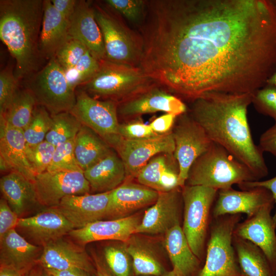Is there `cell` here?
<instances>
[{
	"label": "cell",
	"instance_id": "obj_1",
	"mask_svg": "<svg viewBox=\"0 0 276 276\" xmlns=\"http://www.w3.org/2000/svg\"><path fill=\"white\" fill-rule=\"evenodd\" d=\"M140 67L189 102L212 92L254 93L276 70L269 0L148 1Z\"/></svg>",
	"mask_w": 276,
	"mask_h": 276
},
{
	"label": "cell",
	"instance_id": "obj_2",
	"mask_svg": "<svg viewBox=\"0 0 276 276\" xmlns=\"http://www.w3.org/2000/svg\"><path fill=\"white\" fill-rule=\"evenodd\" d=\"M253 94L207 93L191 102L188 112L214 143L244 164L259 180L268 171L247 119Z\"/></svg>",
	"mask_w": 276,
	"mask_h": 276
},
{
	"label": "cell",
	"instance_id": "obj_3",
	"mask_svg": "<svg viewBox=\"0 0 276 276\" xmlns=\"http://www.w3.org/2000/svg\"><path fill=\"white\" fill-rule=\"evenodd\" d=\"M43 12L42 0L0 1V38L16 61L17 80L38 71Z\"/></svg>",
	"mask_w": 276,
	"mask_h": 276
},
{
	"label": "cell",
	"instance_id": "obj_4",
	"mask_svg": "<svg viewBox=\"0 0 276 276\" xmlns=\"http://www.w3.org/2000/svg\"><path fill=\"white\" fill-rule=\"evenodd\" d=\"M258 180L251 171L220 145L213 143L191 167L185 185L217 190Z\"/></svg>",
	"mask_w": 276,
	"mask_h": 276
},
{
	"label": "cell",
	"instance_id": "obj_5",
	"mask_svg": "<svg viewBox=\"0 0 276 276\" xmlns=\"http://www.w3.org/2000/svg\"><path fill=\"white\" fill-rule=\"evenodd\" d=\"M156 85L140 67L104 60L97 74L81 86L88 94L119 104Z\"/></svg>",
	"mask_w": 276,
	"mask_h": 276
},
{
	"label": "cell",
	"instance_id": "obj_6",
	"mask_svg": "<svg viewBox=\"0 0 276 276\" xmlns=\"http://www.w3.org/2000/svg\"><path fill=\"white\" fill-rule=\"evenodd\" d=\"M93 8L103 38L105 60L140 67L143 50L141 35L128 27L114 11L111 8L109 10L108 6L96 4Z\"/></svg>",
	"mask_w": 276,
	"mask_h": 276
},
{
	"label": "cell",
	"instance_id": "obj_7",
	"mask_svg": "<svg viewBox=\"0 0 276 276\" xmlns=\"http://www.w3.org/2000/svg\"><path fill=\"white\" fill-rule=\"evenodd\" d=\"M240 214L213 218L206 243L204 263L197 276H245L233 245L234 229Z\"/></svg>",
	"mask_w": 276,
	"mask_h": 276
},
{
	"label": "cell",
	"instance_id": "obj_8",
	"mask_svg": "<svg viewBox=\"0 0 276 276\" xmlns=\"http://www.w3.org/2000/svg\"><path fill=\"white\" fill-rule=\"evenodd\" d=\"M218 190L201 186L181 188L182 229L193 253L201 261L205 255L209 218Z\"/></svg>",
	"mask_w": 276,
	"mask_h": 276
},
{
	"label": "cell",
	"instance_id": "obj_9",
	"mask_svg": "<svg viewBox=\"0 0 276 276\" xmlns=\"http://www.w3.org/2000/svg\"><path fill=\"white\" fill-rule=\"evenodd\" d=\"M32 76L27 88L37 105L44 107L51 116L71 111L76 103V91L69 85L63 68L55 58Z\"/></svg>",
	"mask_w": 276,
	"mask_h": 276
},
{
	"label": "cell",
	"instance_id": "obj_10",
	"mask_svg": "<svg viewBox=\"0 0 276 276\" xmlns=\"http://www.w3.org/2000/svg\"><path fill=\"white\" fill-rule=\"evenodd\" d=\"M105 141L124 164L126 176L125 181L136 178L141 169L154 156L160 153L173 154L175 150L172 131L143 140H128L116 134Z\"/></svg>",
	"mask_w": 276,
	"mask_h": 276
},
{
	"label": "cell",
	"instance_id": "obj_11",
	"mask_svg": "<svg viewBox=\"0 0 276 276\" xmlns=\"http://www.w3.org/2000/svg\"><path fill=\"white\" fill-rule=\"evenodd\" d=\"M172 132L175 143L173 155L179 169L178 187L182 188L192 165L214 142L188 111L177 117Z\"/></svg>",
	"mask_w": 276,
	"mask_h": 276
},
{
	"label": "cell",
	"instance_id": "obj_12",
	"mask_svg": "<svg viewBox=\"0 0 276 276\" xmlns=\"http://www.w3.org/2000/svg\"><path fill=\"white\" fill-rule=\"evenodd\" d=\"M34 184L38 204L57 206L65 197L89 193L90 188L83 171H48L36 176Z\"/></svg>",
	"mask_w": 276,
	"mask_h": 276
},
{
	"label": "cell",
	"instance_id": "obj_13",
	"mask_svg": "<svg viewBox=\"0 0 276 276\" xmlns=\"http://www.w3.org/2000/svg\"><path fill=\"white\" fill-rule=\"evenodd\" d=\"M76 103L70 112L81 123L106 139L119 134L118 103L100 100L82 89L76 93Z\"/></svg>",
	"mask_w": 276,
	"mask_h": 276
},
{
	"label": "cell",
	"instance_id": "obj_14",
	"mask_svg": "<svg viewBox=\"0 0 276 276\" xmlns=\"http://www.w3.org/2000/svg\"><path fill=\"white\" fill-rule=\"evenodd\" d=\"M188 108L183 101L158 85L118 104V117L124 119L164 111L177 117L186 113Z\"/></svg>",
	"mask_w": 276,
	"mask_h": 276
},
{
	"label": "cell",
	"instance_id": "obj_15",
	"mask_svg": "<svg viewBox=\"0 0 276 276\" xmlns=\"http://www.w3.org/2000/svg\"><path fill=\"white\" fill-rule=\"evenodd\" d=\"M16 228L24 233L29 242L42 247L75 229L56 206L47 207L31 217L19 218Z\"/></svg>",
	"mask_w": 276,
	"mask_h": 276
},
{
	"label": "cell",
	"instance_id": "obj_16",
	"mask_svg": "<svg viewBox=\"0 0 276 276\" xmlns=\"http://www.w3.org/2000/svg\"><path fill=\"white\" fill-rule=\"evenodd\" d=\"M274 204L264 206L254 215L239 222L233 234L259 247L266 256L276 276V226L271 215Z\"/></svg>",
	"mask_w": 276,
	"mask_h": 276
},
{
	"label": "cell",
	"instance_id": "obj_17",
	"mask_svg": "<svg viewBox=\"0 0 276 276\" xmlns=\"http://www.w3.org/2000/svg\"><path fill=\"white\" fill-rule=\"evenodd\" d=\"M182 202L180 187L158 192L156 201L145 213L135 234H165L172 227L180 224Z\"/></svg>",
	"mask_w": 276,
	"mask_h": 276
},
{
	"label": "cell",
	"instance_id": "obj_18",
	"mask_svg": "<svg viewBox=\"0 0 276 276\" xmlns=\"http://www.w3.org/2000/svg\"><path fill=\"white\" fill-rule=\"evenodd\" d=\"M274 203L271 192L258 187L237 191L232 188L218 191L217 200L212 210L213 218L226 215L246 214L248 217L254 215L264 206Z\"/></svg>",
	"mask_w": 276,
	"mask_h": 276
},
{
	"label": "cell",
	"instance_id": "obj_19",
	"mask_svg": "<svg viewBox=\"0 0 276 276\" xmlns=\"http://www.w3.org/2000/svg\"><path fill=\"white\" fill-rule=\"evenodd\" d=\"M110 191L95 194L72 195L64 197L56 206L75 228L105 218Z\"/></svg>",
	"mask_w": 276,
	"mask_h": 276
},
{
	"label": "cell",
	"instance_id": "obj_20",
	"mask_svg": "<svg viewBox=\"0 0 276 276\" xmlns=\"http://www.w3.org/2000/svg\"><path fill=\"white\" fill-rule=\"evenodd\" d=\"M68 35L82 42L98 60H105L102 34L96 21L93 6L88 1H77L68 19Z\"/></svg>",
	"mask_w": 276,
	"mask_h": 276
},
{
	"label": "cell",
	"instance_id": "obj_21",
	"mask_svg": "<svg viewBox=\"0 0 276 276\" xmlns=\"http://www.w3.org/2000/svg\"><path fill=\"white\" fill-rule=\"evenodd\" d=\"M138 215L107 220H98L84 227L72 230L68 235L80 245L102 240H117L123 243L135 234L141 222Z\"/></svg>",
	"mask_w": 276,
	"mask_h": 276
},
{
	"label": "cell",
	"instance_id": "obj_22",
	"mask_svg": "<svg viewBox=\"0 0 276 276\" xmlns=\"http://www.w3.org/2000/svg\"><path fill=\"white\" fill-rule=\"evenodd\" d=\"M38 263L43 269L57 271L80 269L90 274L96 272L86 252L61 238L42 247Z\"/></svg>",
	"mask_w": 276,
	"mask_h": 276
},
{
	"label": "cell",
	"instance_id": "obj_23",
	"mask_svg": "<svg viewBox=\"0 0 276 276\" xmlns=\"http://www.w3.org/2000/svg\"><path fill=\"white\" fill-rule=\"evenodd\" d=\"M26 148L23 131L0 120L1 170L19 173L34 182L36 175L28 160Z\"/></svg>",
	"mask_w": 276,
	"mask_h": 276
},
{
	"label": "cell",
	"instance_id": "obj_24",
	"mask_svg": "<svg viewBox=\"0 0 276 276\" xmlns=\"http://www.w3.org/2000/svg\"><path fill=\"white\" fill-rule=\"evenodd\" d=\"M158 192L138 182L124 181L110 191V200L105 218L116 219L131 213L157 200Z\"/></svg>",
	"mask_w": 276,
	"mask_h": 276
},
{
	"label": "cell",
	"instance_id": "obj_25",
	"mask_svg": "<svg viewBox=\"0 0 276 276\" xmlns=\"http://www.w3.org/2000/svg\"><path fill=\"white\" fill-rule=\"evenodd\" d=\"M42 248L13 229L0 238L1 264L12 266L25 274L38 263Z\"/></svg>",
	"mask_w": 276,
	"mask_h": 276
},
{
	"label": "cell",
	"instance_id": "obj_26",
	"mask_svg": "<svg viewBox=\"0 0 276 276\" xmlns=\"http://www.w3.org/2000/svg\"><path fill=\"white\" fill-rule=\"evenodd\" d=\"M68 20L54 7L50 0H43V12L39 37L42 58H54L69 39Z\"/></svg>",
	"mask_w": 276,
	"mask_h": 276
},
{
	"label": "cell",
	"instance_id": "obj_27",
	"mask_svg": "<svg viewBox=\"0 0 276 276\" xmlns=\"http://www.w3.org/2000/svg\"><path fill=\"white\" fill-rule=\"evenodd\" d=\"M165 234V245L172 269L179 276H197L202 268L201 260L191 249L180 224Z\"/></svg>",
	"mask_w": 276,
	"mask_h": 276
},
{
	"label": "cell",
	"instance_id": "obj_28",
	"mask_svg": "<svg viewBox=\"0 0 276 276\" xmlns=\"http://www.w3.org/2000/svg\"><path fill=\"white\" fill-rule=\"evenodd\" d=\"M83 173L90 191L96 193L115 189L125 181L126 177L124 164L113 149Z\"/></svg>",
	"mask_w": 276,
	"mask_h": 276
},
{
	"label": "cell",
	"instance_id": "obj_29",
	"mask_svg": "<svg viewBox=\"0 0 276 276\" xmlns=\"http://www.w3.org/2000/svg\"><path fill=\"white\" fill-rule=\"evenodd\" d=\"M0 189L3 198L19 218L38 203L34 182L19 173L11 172L2 176Z\"/></svg>",
	"mask_w": 276,
	"mask_h": 276
},
{
	"label": "cell",
	"instance_id": "obj_30",
	"mask_svg": "<svg viewBox=\"0 0 276 276\" xmlns=\"http://www.w3.org/2000/svg\"><path fill=\"white\" fill-rule=\"evenodd\" d=\"M112 150L99 134L84 125L74 139L76 158L83 172L107 156Z\"/></svg>",
	"mask_w": 276,
	"mask_h": 276
},
{
	"label": "cell",
	"instance_id": "obj_31",
	"mask_svg": "<svg viewBox=\"0 0 276 276\" xmlns=\"http://www.w3.org/2000/svg\"><path fill=\"white\" fill-rule=\"evenodd\" d=\"M123 243L136 275L159 276L167 272L154 249L146 240L134 234Z\"/></svg>",
	"mask_w": 276,
	"mask_h": 276
},
{
	"label": "cell",
	"instance_id": "obj_32",
	"mask_svg": "<svg viewBox=\"0 0 276 276\" xmlns=\"http://www.w3.org/2000/svg\"><path fill=\"white\" fill-rule=\"evenodd\" d=\"M233 245L245 276H275L268 260L259 247L234 234Z\"/></svg>",
	"mask_w": 276,
	"mask_h": 276
},
{
	"label": "cell",
	"instance_id": "obj_33",
	"mask_svg": "<svg viewBox=\"0 0 276 276\" xmlns=\"http://www.w3.org/2000/svg\"><path fill=\"white\" fill-rule=\"evenodd\" d=\"M37 103L27 88L18 90L10 106L0 120L12 127L24 131L32 118Z\"/></svg>",
	"mask_w": 276,
	"mask_h": 276
},
{
	"label": "cell",
	"instance_id": "obj_34",
	"mask_svg": "<svg viewBox=\"0 0 276 276\" xmlns=\"http://www.w3.org/2000/svg\"><path fill=\"white\" fill-rule=\"evenodd\" d=\"M51 116L52 125L45 140L55 146L75 139L82 126L70 112Z\"/></svg>",
	"mask_w": 276,
	"mask_h": 276
},
{
	"label": "cell",
	"instance_id": "obj_35",
	"mask_svg": "<svg viewBox=\"0 0 276 276\" xmlns=\"http://www.w3.org/2000/svg\"><path fill=\"white\" fill-rule=\"evenodd\" d=\"M173 154L160 153L151 158L141 169L136 178L140 184L160 191V179L168 166L175 159Z\"/></svg>",
	"mask_w": 276,
	"mask_h": 276
},
{
	"label": "cell",
	"instance_id": "obj_36",
	"mask_svg": "<svg viewBox=\"0 0 276 276\" xmlns=\"http://www.w3.org/2000/svg\"><path fill=\"white\" fill-rule=\"evenodd\" d=\"M52 123V118L48 111L44 107L37 105L31 122L23 131L26 144L34 146L44 141Z\"/></svg>",
	"mask_w": 276,
	"mask_h": 276
},
{
	"label": "cell",
	"instance_id": "obj_37",
	"mask_svg": "<svg viewBox=\"0 0 276 276\" xmlns=\"http://www.w3.org/2000/svg\"><path fill=\"white\" fill-rule=\"evenodd\" d=\"M100 61L96 59L88 51L73 68L64 71L70 87L75 90L90 80L98 72Z\"/></svg>",
	"mask_w": 276,
	"mask_h": 276
},
{
	"label": "cell",
	"instance_id": "obj_38",
	"mask_svg": "<svg viewBox=\"0 0 276 276\" xmlns=\"http://www.w3.org/2000/svg\"><path fill=\"white\" fill-rule=\"evenodd\" d=\"M104 256L110 271L114 276H129L131 258L122 245H109L104 249Z\"/></svg>",
	"mask_w": 276,
	"mask_h": 276
},
{
	"label": "cell",
	"instance_id": "obj_39",
	"mask_svg": "<svg viewBox=\"0 0 276 276\" xmlns=\"http://www.w3.org/2000/svg\"><path fill=\"white\" fill-rule=\"evenodd\" d=\"M55 149V146L45 140L34 146L26 144L27 158L36 176L47 171Z\"/></svg>",
	"mask_w": 276,
	"mask_h": 276
},
{
	"label": "cell",
	"instance_id": "obj_40",
	"mask_svg": "<svg viewBox=\"0 0 276 276\" xmlns=\"http://www.w3.org/2000/svg\"><path fill=\"white\" fill-rule=\"evenodd\" d=\"M104 2L110 8L132 23L141 26L144 20L147 1L106 0Z\"/></svg>",
	"mask_w": 276,
	"mask_h": 276
},
{
	"label": "cell",
	"instance_id": "obj_41",
	"mask_svg": "<svg viewBox=\"0 0 276 276\" xmlns=\"http://www.w3.org/2000/svg\"><path fill=\"white\" fill-rule=\"evenodd\" d=\"M74 139L55 146L53 158L47 171H80L74 151Z\"/></svg>",
	"mask_w": 276,
	"mask_h": 276
},
{
	"label": "cell",
	"instance_id": "obj_42",
	"mask_svg": "<svg viewBox=\"0 0 276 276\" xmlns=\"http://www.w3.org/2000/svg\"><path fill=\"white\" fill-rule=\"evenodd\" d=\"M80 41L70 37L54 57L64 71L73 68L88 51Z\"/></svg>",
	"mask_w": 276,
	"mask_h": 276
},
{
	"label": "cell",
	"instance_id": "obj_43",
	"mask_svg": "<svg viewBox=\"0 0 276 276\" xmlns=\"http://www.w3.org/2000/svg\"><path fill=\"white\" fill-rule=\"evenodd\" d=\"M251 103L259 112L276 121V86L266 84L259 89L253 94Z\"/></svg>",
	"mask_w": 276,
	"mask_h": 276
},
{
	"label": "cell",
	"instance_id": "obj_44",
	"mask_svg": "<svg viewBox=\"0 0 276 276\" xmlns=\"http://www.w3.org/2000/svg\"><path fill=\"white\" fill-rule=\"evenodd\" d=\"M17 80L10 68L0 73V114H4L10 106L17 91Z\"/></svg>",
	"mask_w": 276,
	"mask_h": 276
},
{
	"label": "cell",
	"instance_id": "obj_45",
	"mask_svg": "<svg viewBox=\"0 0 276 276\" xmlns=\"http://www.w3.org/2000/svg\"><path fill=\"white\" fill-rule=\"evenodd\" d=\"M119 134L124 139L133 140L149 139L158 135L152 131L149 125L139 119L120 123Z\"/></svg>",
	"mask_w": 276,
	"mask_h": 276
},
{
	"label": "cell",
	"instance_id": "obj_46",
	"mask_svg": "<svg viewBox=\"0 0 276 276\" xmlns=\"http://www.w3.org/2000/svg\"><path fill=\"white\" fill-rule=\"evenodd\" d=\"M19 217L11 209L7 201L0 200V238L10 231L16 228Z\"/></svg>",
	"mask_w": 276,
	"mask_h": 276
},
{
	"label": "cell",
	"instance_id": "obj_47",
	"mask_svg": "<svg viewBox=\"0 0 276 276\" xmlns=\"http://www.w3.org/2000/svg\"><path fill=\"white\" fill-rule=\"evenodd\" d=\"M177 116L166 113L154 119L149 124L152 131L157 134H163L172 131Z\"/></svg>",
	"mask_w": 276,
	"mask_h": 276
},
{
	"label": "cell",
	"instance_id": "obj_48",
	"mask_svg": "<svg viewBox=\"0 0 276 276\" xmlns=\"http://www.w3.org/2000/svg\"><path fill=\"white\" fill-rule=\"evenodd\" d=\"M238 187L242 190H247L258 187L265 188L269 190L272 194L274 200V203L276 205V176L266 180L244 182L238 185ZM272 217L276 226V209L275 213Z\"/></svg>",
	"mask_w": 276,
	"mask_h": 276
},
{
	"label": "cell",
	"instance_id": "obj_49",
	"mask_svg": "<svg viewBox=\"0 0 276 276\" xmlns=\"http://www.w3.org/2000/svg\"><path fill=\"white\" fill-rule=\"evenodd\" d=\"M259 146L263 152H269L276 156V121L261 135Z\"/></svg>",
	"mask_w": 276,
	"mask_h": 276
},
{
	"label": "cell",
	"instance_id": "obj_50",
	"mask_svg": "<svg viewBox=\"0 0 276 276\" xmlns=\"http://www.w3.org/2000/svg\"><path fill=\"white\" fill-rule=\"evenodd\" d=\"M55 8L68 20L73 14L77 1L76 0H52Z\"/></svg>",
	"mask_w": 276,
	"mask_h": 276
},
{
	"label": "cell",
	"instance_id": "obj_51",
	"mask_svg": "<svg viewBox=\"0 0 276 276\" xmlns=\"http://www.w3.org/2000/svg\"><path fill=\"white\" fill-rule=\"evenodd\" d=\"M44 269L47 270L54 276H91L89 273L80 269H75L63 271Z\"/></svg>",
	"mask_w": 276,
	"mask_h": 276
},
{
	"label": "cell",
	"instance_id": "obj_52",
	"mask_svg": "<svg viewBox=\"0 0 276 276\" xmlns=\"http://www.w3.org/2000/svg\"><path fill=\"white\" fill-rule=\"evenodd\" d=\"M23 275L20 271L12 266L1 264L0 276H23Z\"/></svg>",
	"mask_w": 276,
	"mask_h": 276
},
{
	"label": "cell",
	"instance_id": "obj_53",
	"mask_svg": "<svg viewBox=\"0 0 276 276\" xmlns=\"http://www.w3.org/2000/svg\"><path fill=\"white\" fill-rule=\"evenodd\" d=\"M94 260L96 269L95 276H111L107 268L99 259L95 257Z\"/></svg>",
	"mask_w": 276,
	"mask_h": 276
},
{
	"label": "cell",
	"instance_id": "obj_54",
	"mask_svg": "<svg viewBox=\"0 0 276 276\" xmlns=\"http://www.w3.org/2000/svg\"><path fill=\"white\" fill-rule=\"evenodd\" d=\"M42 270L38 268H32L24 274L23 276H41Z\"/></svg>",
	"mask_w": 276,
	"mask_h": 276
},
{
	"label": "cell",
	"instance_id": "obj_55",
	"mask_svg": "<svg viewBox=\"0 0 276 276\" xmlns=\"http://www.w3.org/2000/svg\"><path fill=\"white\" fill-rule=\"evenodd\" d=\"M266 84H270L276 86V70L267 80Z\"/></svg>",
	"mask_w": 276,
	"mask_h": 276
},
{
	"label": "cell",
	"instance_id": "obj_56",
	"mask_svg": "<svg viewBox=\"0 0 276 276\" xmlns=\"http://www.w3.org/2000/svg\"><path fill=\"white\" fill-rule=\"evenodd\" d=\"M152 276V275H149ZM159 276H179L176 272L172 269L171 271H167L164 274Z\"/></svg>",
	"mask_w": 276,
	"mask_h": 276
},
{
	"label": "cell",
	"instance_id": "obj_57",
	"mask_svg": "<svg viewBox=\"0 0 276 276\" xmlns=\"http://www.w3.org/2000/svg\"><path fill=\"white\" fill-rule=\"evenodd\" d=\"M41 276H54L53 274H51L48 272L47 270L43 269L42 270Z\"/></svg>",
	"mask_w": 276,
	"mask_h": 276
},
{
	"label": "cell",
	"instance_id": "obj_58",
	"mask_svg": "<svg viewBox=\"0 0 276 276\" xmlns=\"http://www.w3.org/2000/svg\"><path fill=\"white\" fill-rule=\"evenodd\" d=\"M271 1L273 5L274 8L276 9V0H271Z\"/></svg>",
	"mask_w": 276,
	"mask_h": 276
}]
</instances>
